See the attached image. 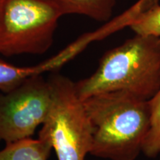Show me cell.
Instances as JSON below:
<instances>
[{
	"label": "cell",
	"instance_id": "obj_6",
	"mask_svg": "<svg viewBox=\"0 0 160 160\" xmlns=\"http://www.w3.org/2000/svg\"><path fill=\"white\" fill-rule=\"evenodd\" d=\"M68 61V57L64 52L33 67H18L0 59V91L6 93L11 91L28 78L42 74L45 71L57 70Z\"/></svg>",
	"mask_w": 160,
	"mask_h": 160
},
{
	"label": "cell",
	"instance_id": "obj_3",
	"mask_svg": "<svg viewBox=\"0 0 160 160\" xmlns=\"http://www.w3.org/2000/svg\"><path fill=\"white\" fill-rule=\"evenodd\" d=\"M48 81L53 102L39 138L49 142L58 160H85L91 149L92 128L75 83L58 72Z\"/></svg>",
	"mask_w": 160,
	"mask_h": 160
},
{
	"label": "cell",
	"instance_id": "obj_2",
	"mask_svg": "<svg viewBox=\"0 0 160 160\" xmlns=\"http://www.w3.org/2000/svg\"><path fill=\"white\" fill-rule=\"evenodd\" d=\"M82 100L107 92H130L149 100L160 88V38L136 34L108 51L93 74L75 83Z\"/></svg>",
	"mask_w": 160,
	"mask_h": 160
},
{
	"label": "cell",
	"instance_id": "obj_1",
	"mask_svg": "<svg viewBox=\"0 0 160 160\" xmlns=\"http://www.w3.org/2000/svg\"><path fill=\"white\" fill-rule=\"evenodd\" d=\"M92 128L90 154L110 160H135L151 122L149 100L118 91L82 100Z\"/></svg>",
	"mask_w": 160,
	"mask_h": 160
},
{
	"label": "cell",
	"instance_id": "obj_12",
	"mask_svg": "<svg viewBox=\"0 0 160 160\" xmlns=\"http://www.w3.org/2000/svg\"><path fill=\"white\" fill-rule=\"evenodd\" d=\"M159 156H160V154H159Z\"/></svg>",
	"mask_w": 160,
	"mask_h": 160
},
{
	"label": "cell",
	"instance_id": "obj_4",
	"mask_svg": "<svg viewBox=\"0 0 160 160\" xmlns=\"http://www.w3.org/2000/svg\"><path fill=\"white\" fill-rule=\"evenodd\" d=\"M62 16L53 0H3L0 53L43 54L53 44Z\"/></svg>",
	"mask_w": 160,
	"mask_h": 160
},
{
	"label": "cell",
	"instance_id": "obj_10",
	"mask_svg": "<svg viewBox=\"0 0 160 160\" xmlns=\"http://www.w3.org/2000/svg\"><path fill=\"white\" fill-rule=\"evenodd\" d=\"M135 34L151 35L160 38V5L155 4L145 10L129 26Z\"/></svg>",
	"mask_w": 160,
	"mask_h": 160
},
{
	"label": "cell",
	"instance_id": "obj_7",
	"mask_svg": "<svg viewBox=\"0 0 160 160\" xmlns=\"http://www.w3.org/2000/svg\"><path fill=\"white\" fill-rule=\"evenodd\" d=\"M52 150L47 140L30 137L5 144L0 160H48Z\"/></svg>",
	"mask_w": 160,
	"mask_h": 160
},
{
	"label": "cell",
	"instance_id": "obj_9",
	"mask_svg": "<svg viewBox=\"0 0 160 160\" xmlns=\"http://www.w3.org/2000/svg\"><path fill=\"white\" fill-rule=\"evenodd\" d=\"M151 122L142 145V152L148 158H156L160 154V88L149 99Z\"/></svg>",
	"mask_w": 160,
	"mask_h": 160
},
{
	"label": "cell",
	"instance_id": "obj_8",
	"mask_svg": "<svg viewBox=\"0 0 160 160\" xmlns=\"http://www.w3.org/2000/svg\"><path fill=\"white\" fill-rule=\"evenodd\" d=\"M63 16L79 14L98 22L108 21L113 14L116 0H53Z\"/></svg>",
	"mask_w": 160,
	"mask_h": 160
},
{
	"label": "cell",
	"instance_id": "obj_11",
	"mask_svg": "<svg viewBox=\"0 0 160 160\" xmlns=\"http://www.w3.org/2000/svg\"><path fill=\"white\" fill-rule=\"evenodd\" d=\"M2 3H3V0H0V19H1L2 11Z\"/></svg>",
	"mask_w": 160,
	"mask_h": 160
},
{
	"label": "cell",
	"instance_id": "obj_5",
	"mask_svg": "<svg viewBox=\"0 0 160 160\" xmlns=\"http://www.w3.org/2000/svg\"><path fill=\"white\" fill-rule=\"evenodd\" d=\"M53 102L48 79L32 76L8 92L0 93V141L31 137L47 119Z\"/></svg>",
	"mask_w": 160,
	"mask_h": 160
}]
</instances>
